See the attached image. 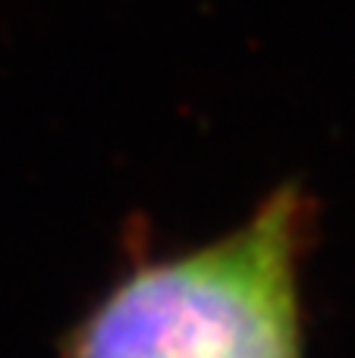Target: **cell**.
I'll list each match as a JSON object with an SVG mask.
<instances>
[{"mask_svg": "<svg viewBox=\"0 0 355 358\" xmlns=\"http://www.w3.org/2000/svg\"><path fill=\"white\" fill-rule=\"evenodd\" d=\"M314 201L283 182L233 233L123 277L69 358H302L299 258Z\"/></svg>", "mask_w": 355, "mask_h": 358, "instance_id": "1", "label": "cell"}]
</instances>
